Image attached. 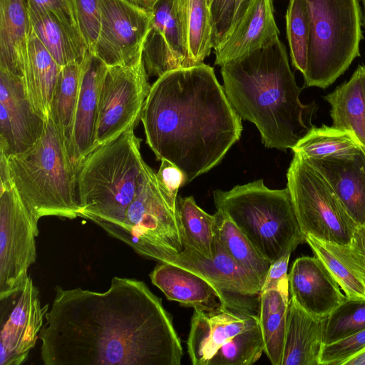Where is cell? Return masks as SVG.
<instances>
[{
    "instance_id": "1",
    "label": "cell",
    "mask_w": 365,
    "mask_h": 365,
    "mask_svg": "<svg viewBox=\"0 0 365 365\" xmlns=\"http://www.w3.org/2000/svg\"><path fill=\"white\" fill-rule=\"evenodd\" d=\"M38 338L45 365H180L181 341L162 301L140 280L99 292L55 287Z\"/></svg>"
},
{
    "instance_id": "2",
    "label": "cell",
    "mask_w": 365,
    "mask_h": 365,
    "mask_svg": "<svg viewBox=\"0 0 365 365\" xmlns=\"http://www.w3.org/2000/svg\"><path fill=\"white\" fill-rule=\"evenodd\" d=\"M140 120L157 159L177 166L187 183L219 164L242 131L241 117L204 63L158 77Z\"/></svg>"
},
{
    "instance_id": "3",
    "label": "cell",
    "mask_w": 365,
    "mask_h": 365,
    "mask_svg": "<svg viewBox=\"0 0 365 365\" xmlns=\"http://www.w3.org/2000/svg\"><path fill=\"white\" fill-rule=\"evenodd\" d=\"M221 74L231 106L241 118L256 125L265 147L285 152L313 128L317 104L300 101L302 88L279 37L222 65Z\"/></svg>"
},
{
    "instance_id": "4",
    "label": "cell",
    "mask_w": 365,
    "mask_h": 365,
    "mask_svg": "<svg viewBox=\"0 0 365 365\" xmlns=\"http://www.w3.org/2000/svg\"><path fill=\"white\" fill-rule=\"evenodd\" d=\"M141 139L130 129L94 148L77 168L78 217L110 236L120 224L139 187L145 161Z\"/></svg>"
},
{
    "instance_id": "5",
    "label": "cell",
    "mask_w": 365,
    "mask_h": 365,
    "mask_svg": "<svg viewBox=\"0 0 365 365\" xmlns=\"http://www.w3.org/2000/svg\"><path fill=\"white\" fill-rule=\"evenodd\" d=\"M7 162L12 185L36 225L46 216L78 217L77 168L67 139L48 115L36 143Z\"/></svg>"
},
{
    "instance_id": "6",
    "label": "cell",
    "mask_w": 365,
    "mask_h": 365,
    "mask_svg": "<svg viewBox=\"0 0 365 365\" xmlns=\"http://www.w3.org/2000/svg\"><path fill=\"white\" fill-rule=\"evenodd\" d=\"M217 210L225 212L270 262L306 242L287 187L272 190L263 180L213 192Z\"/></svg>"
},
{
    "instance_id": "7",
    "label": "cell",
    "mask_w": 365,
    "mask_h": 365,
    "mask_svg": "<svg viewBox=\"0 0 365 365\" xmlns=\"http://www.w3.org/2000/svg\"><path fill=\"white\" fill-rule=\"evenodd\" d=\"M310 33L304 86L325 89L360 56L362 10L359 0H307Z\"/></svg>"
},
{
    "instance_id": "8",
    "label": "cell",
    "mask_w": 365,
    "mask_h": 365,
    "mask_svg": "<svg viewBox=\"0 0 365 365\" xmlns=\"http://www.w3.org/2000/svg\"><path fill=\"white\" fill-rule=\"evenodd\" d=\"M296 215L305 238L348 245L358 225L326 180L304 158L294 154L287 173Z\"/></svg>"
},
{
    "instance_id": "9",
    "label": "cell",
    "mask_w": 365,
    "mask_h": 365,
    "mask_svg": "<svg viewBox=\"0 0 365 365\" xmlns=\"http://www.w3.org/2000/svg\"><path fill=\"white\" fill-rule=\"evenodd\" d=\"M148 76L143 56L133 63L108 68L100 92L94 148L138 125L151 87Z\"/></svg>"
},
{
    "instance_id": "10",
    "label": "cell",
    "mask_w": 365,
    "mask_h": 365,
    "mask_svg": "<svg viewBox=\"0 0 365 365\" xmlns=\"http://www.w3.org/2000/svg\"><path fill=\"white\" fill-rule=\"evenodd\" d=\"M36 225L14 186L0 192V296L20 287L35 263Z\"/></svg>"
},
{
    "instance_id": "11",
    "label": "cell",
    "mask_w": 365,
    "mask_h": 365,
    "mask_svg": "<svg viewBox=\"0 0 365 365\" xmlns=\"http://www.w3.org/2000/svg\"><path fill=\"white\" fill-rule=\"evenodd\" d=\"M166 262L187 269L210 282L221 304L240 312L258 315L260 282L238 265L215 238L214 254L206 258L184 248Z\"/></svg>"
},
{
    "instance_id": "12",
    "label": "cell",
    "mask_w": 365,
    "mask_h": 365,
    "mask_svg": "<svg viewBox=\"0 0 365 365\" xmlns=\"http://www.w3.org/2000/svg\"><path fill=\"white\" fill-rule=\"evenodd\" d=\"M48 304L29 276L19 287L0 296V365L24 363L35 346Z\"/></svg>"
},
{
    "instance_id": "13",
    "label": "cell",
    "mask_w": 365,
    "mask_h": 365,
    "mask_svg": "<svg viewBox=\"0 0 365 365\" xmlns=\"http://www.w3.org/2000/svg\"><path fill=\"white\" fill-rule=\"evenodd\" d=\"M101 29L93 53L108 67L142 57L151 13L128 0H99Z\"/></svg>"
},
{
    "instance_id": "14",
    "label": "cell",
    "mask_w": 365,
    "mask_h": 365,
    "mask_svg": "<svg viewBox=\"0 0 365 365\" xmlns=\"http://www.w3.org/2000/svg\"><path fill=\"white\" fill-rule=\"evenodd\" d=\"M46 118L32 106L21 77L0 68V153H24L40 139Z\"/></svg>"
},
{
    "instance_id": "15",
    "label": "cell",
    "mask_w": 365,
    "mask_h": 365,
    "mask_svg": "<svg viewBox=\"0 0 365 365\" xmlns=\"http://www.w3.org/2000/svg\"><path fill=\"white\" fill-rule=\"evenodd\" d=\"M149 31L143 47L148 76L192 66L176 0H156L151 10Z\"/></svg>"
},
{
    "instance_id": "16",
    "label": "cell",
    "mask_w": 365,
    "mask_h": 365,
    "mask_svg": "<svg viewBox=\"0 0 365 365\" xmlns=\"http://www.w3.org/2000/svg\"><path fill=\"white\" fill-rule=\"evenodd\" d=\"M258 323V315L232 309L221 304L210 311L194 309L187 340L192 364L207 365L222 345Z\"/></svg>"
},
{
    "instance_id": "17",
    "label": "cell",
    "mask_w": 365,
    "mask_h": 365,
    "mask_svg": "<svg viewBox=\"0 0 365 365\" xmlns=\"http://www.w3.org/2000/svg\"><path fill=\"white\" fill-rule=\"evenodd\" d=\"M108 66L87 51L81 63V75L71 133L68 143L76 168L94 148L100 92Z\"/></svg>"
},
{
    "instance_id": "18",
    "label": "cell",
    "mask_w": 365,
    "mask_h": 365,
    "mask_svg": "<svg viewBox=\"0 0 365 365\" xmlns=\"http://www.w3.org/2000/svg\"><path fill=\"white\" fill-rule=\"evenodd\" d=\"M288 280L291 298L307 313L318 318L327 317L347 299L317 256L295 259Z\"/></svg>"
},
{
    "instance_id": "19",
    "label": "cell",
    "mask_w": 365,
    "mask_h": 365,
    "mask_svg": "<svg viewBox=\"0 0 365 365\" xmlns=\"http://www.w3.org/2000/svg\"><path fill=\"white\" fill-rule=\"evenodd\" d=\"M304 159L326 180L358 226L365 225V148Z\"/></svg>"
},
{
    "instance_id": "20",
    "label": "cell",
    "mask_w": 365,
    "mask_h": 365,
    "mask_svg": "<svg viewBox=\"0 0 365 365\" xmlns=\"http://www.w3.org/2000/svg\"><path fill=\"white\" fill-rule=\"evenodd\" d=\"M273 0H252L237 26L215 48V65L222 66L279 37Z\"/></svg>"
},
{
    "instance_id": "21",
    "label": "cell",
    "mask_w": 365,
    "mask_h": 365,
    "mask_svg": "<svg viewBox=\"0 0 365 365\" xmlns=\"http://www.w3.org/2000/svg\"><path fill=\"white\" fill-rule=\"evenodd\" d=\"M149 277L168 300L178 302L182 306L210 311L220 305L217 292L212 285L182 267L160 262Z\"/></svg>"
},
{
    "instance_id": "22",
    "label": "cell",
    "mask_w": 365,
    "mask_h": 365,
    "mask_svg": "<svg viewBox=\"0 0 365 365\" xmlns=\"http://www.w3.org/2000/svg\"><path fill=\"white\" fill-rule=\"evenodd\" d=\"M326 318L309 314L290 298L282 365H319Z\"/></svg>"
},
{
    "instance_id": "23",
    "label": "cell",
    "mask_w": 365,
    "mask_h": 365,
    "mask_svg": "<svg viewBox=\"0 0 365 365\" xmlns=\"http://www.w3.org/2000/svg\"><path fill=\"white\" fill-rule=\"evenodd\" d=\"M31 28L29 0H0V68L21 78Z\"/></svg>"
},
{
    "instance_id": "24",
    "label": "cell",
    "mask_w": 365,
    "mask_h": 365,
    "mask_svg": "<svg viewBox=\"0 0 365 365\" xmlns=\"http://www.w3.org/2000/svg\"><path fill=\"white\" fill-rule=\"evenodd\" d=\"M61 67L31 28L22 80L32 106L45 118L48 115L50 102Z\"/></svg>"
},
{
    "instance_id": "25",
    "label": "cell",
    "mask_w": 365,
    "mask_h": 365,
    "mask_svg": "<svg viewBox=\"0 0 365 365\" xmlns=\"http://www.w3.org/2000/svg\"><path fill=\"white\" fill-rule=\"evenodd\" d=\"M29 4L33 31L56 61L61 66L81 63L88 51L83 38L48 10Z\"/></svg>"
},
{
    "instance_id": "26",
    "label": "cell",
    "mask_w": 365,
    "mask_h": 365,
    "mask_svg": "<svg viewBox=\"0 0 365 365\" xmlns=\"http://www.w3.org/2000/svg\"><path fill=\"white\" fill-rule=\"evenodd\" d=\"M332 126L352 133L365 148V66L359 65L348 81L324 96Z\"/></svg>"
},
{
    "instance_id": "27",
    "label": "cell",
    "mask_w": 365,
    "mask_h": 365,
    "mask_svg": "<svg viewBox=\"0 0 365 365\" xmlns=\"http://www.w3.org/2000/svg\"><path fill=\"white\" fill-rule=\"evenodd\" d=\"M289 280L277 288L262 289L259 297V323L264 350L271 364L282 365L289 307Z\"/></svg>"
},
{
    "instance_id": "28",
    "label": "cell",
    "mask_w": 365,
    "mask_h": 365,
    "mask_svg": "<svg viewBox=\"0 0 365 365\" xmlns=\"http://www.w3.org/2000/svg\"><path fill=\"white\" fill-rule=\"evenodd\" d=\"M306 243L334 277L349 299H365V269L348 245L306 237Z\"/></svg>"
},
{
    "instance_id": "29",
    "label": "cell",
    "mask_w": 365,
    "mask_h": 365,
    "mask_svg": "<svg viewBox=\"0 0 365 365\" xmlns=\"http://www.w3.org/2000/svg\"><path fill=\"white\" fill-rule=\"evenodd\" d=\"M214 237L227 255L242 268L257 278L262 287L270 262L222 210L214 214Z\"/></svg>"
},
{
    "instance_id": "30",
    "label": "cell",
    "mask_w": 365,
    "mask_h": 365,
    "mask_svg": "<svg viewBox=\"0 0 365 365\" xmlns=\"http://www.w3.org/2000/svg\"><path fill=\"white\" fill-rule=\"evenodd\" d=\"M176 215L183 249H191L206 258H212L215 215L201 209L192 196L177 200Z\"/></svg>"
},
{
    "instance_id": "31",
    "label": "cell",
    "mask_w": 365,
    "mask_h": 365,
    "mask_svg": "<svg viewBox=\"0 0 365 365\" xmlns=\"http://www.w3.org/2000/svg\"><path fill=\"white\" fill-rule=\"evenodd\" d=\"M192 66L203 63L212 45V24L207 0H176Z\"/></svg>"
},
{
    "instance_id": "32",
    "label": "cell",
    "mask_w": 365,
    "mask_h": 365,
    "mask_svg": "<svg viewBox=\"0 0 365 365\" xmlns=\"http://www.w3.org/2000/svg\"><path fill=\"white\" fill-rule=\"evenodd\" d=\"M81 75V63H73L62 66L49 105L48 116L62 131L68 143L78 96Z\"/></svg>"
},
{
    "instance_id": "33",
    "label": "cell",
    "mask_w": 365,
    "mask_h": 365,
    "mask_svg": "<svg viewBox=\"0 0 365 365\" xmlns=\"http://www.w3.org/2000/svg\"><path fill=\"white\" fill-rule=\"evenodd\" d=\"M355 135L347 130L322 125L313 128L292 148L304 158H322L348 152L361 146Z\"/></svg>"
},
{
    "instance_id": "34",
    "label": "cell",
    "mask_w": 365,
    "mask_h": 365,
    "mask_svg": "<svg viewBox=\"0 0 365 365\" xmlns=\"http://www.w3.org/2000/svg\"><path fill=\"white\" fill-rule=\"evenodd\" d=\"M264 343L259 323L222 345L207 365H252L262 356Z\"/></svg>"
},
{
    "instance_id": "35",
    "label": "cell",
    "mask_w": 365,
    "mask_h": 365,
    "mask_svg": "<svg viewBox=\"0 0 365 365\" xmlns=\"http://www.w3.org/2000/svg\"><path fill=\"white\" fill-rule=\"evenodd\" d=\"M286 30L292 66L304 74L307 65L310 33L307 0H289L286 13Z\"/></svg>"
},
{
    "instance_id": "36",
    "label": "cell",
    "mask_w": 365,
    "mask_h": 365,
    "mask_svg": "<svg viewBox=\"0 0 365 365\" xmlns=\"http://www.w3.org/2000/svg\"><path fill=\"white\" fill-rule=\"evenodd\" d=\"M365 329V299L347 298L325 319L323 344Z\"/></svg>"
},
{
    "instance_id": "37",
    "label": "cell",
    "mask_w": 365,
    "mask_h": 365,
    "mask_svg": "<svg viewBox=\"0 0 365 365\" xmlns=\"http://www.w3.org/2000/svg\"><path fill=\"white\" fill-rule=\"evenodd\" d=\"M81 36L88 50L93 53L101 29L99 0H73Z\"/></svg>"
},
{
    "instance_id": "38",
    "label": "cell",
    "mask_w": 365,
    "mask_h": 365,
    "mask_svg": "<svg viewBox=\"0 0 365 365\" xmlns=\"http://www.w3.org/2000/svg\"><path fill=\"white\" fill-rule=\"evenodd\" d=\"M365 349V329L329 344H323L319 365H343Z\"/></svg>"
},
{
    "instance_id": "39",
    "label": "cell",
    "mask_w": 365,
    "mask_h": 365,
    "mask_svg": "<svg viewBox=\"0 0 365 365\" xmlns=\"http://www.w3.org/2000/svg\"><path fill=\"white\" fill-rule=\"evenodd\" d=\"M235 3L236 0L210 1L213 48L225 39L230 31L234 16Z\"/></svg>"
},
{
    "instance_id": "40",
    "label": "cell",
    "mask_w": 365,
    "mask_h": 365,
    "mask_svg": "<svg viewBox=\"0 0 365 365\" xmlns=\"http://www.w3.org/2000/svg\"><path fill=\"white\" fill-rule=\"evenodd\" d=\"M160 168L156 173L159 187L170 205L176 210L177 194L179 188L187 184L184 173L166 159L160 160Z\"/></svg>"
},
{
    "instance_id": "41",
    "label": "cell",
    "mask_w": 365,
    "mask_h": 365,
    "mask_svg": "<svg viewBox=\"0 0 365 365\" xmlns=\"http://www.w3.org/2000/svg\"><path fill=\"white\" fill-rule=\"evenodd\" d=\"M29 1L54 14L63 24L81 36L73 0H29Z\"/></svg>"
},
{
    "instance_id": "42",
    "label": "cell",
    "mask_w": 365,
    "mask_h": 365,
    "mask_svg": "<svg viewBox=\"0 0 365 365\" xmlns=\"http://www.w3.org/2000/svg\"><path fill=\"white\" fill-rule=\"evenodd\" d=\"M292 252H288L270 264L262 289L277 288L279 283L288 277V264Z\"/></svg>"
},
{
    "instance_id": "43",
    "label": "cell",
    "mask_w": 365,
    "mask_h": 365,
    "mask_svg": "<svg viewBox=\"0 0 365 365\" xmlns=\"http://www.w3.org/2000/svg\"><path fill=\"white\" fill-rule=\"evenodd\" d=\"M349 245L365 269V225L356 228Z\"/></svg>"
},
{
    "instance_id": "44",
    "label": "cell",
    "mask_w": 365,
    "mask_h": 365,
    "mask_svg": "<svg viewBox=\"0 0 365 365\" xmlns=\"http://www.w3.org/2000/svg\"><path fill=\"white\" fill-rule=\"evenodd\" d=\"M252 0H236L234 16L231 25V28L227 36L237 26L244 14L248 10ZM226 36V37H227ZM225 37V38H226Z\"/></svg>"
},
{
    "instance_id": "45",
    "label": "cell",
    "mask_w": 365,
    "mask_h": 365,
    "mask_svg": "<svg viewBox=\"0 0 365 365\" xmlns=\"http://www.w3.org/2000/svg\"><path fill=\"white\" fill-rule=\"evenodd\" d=\"M343 365H365V349L348 359Z\"/></svg>"
},
{
    "instance_id": "46",
    "label": "cell",
    "mask_w": 365,
    "mask_h": 365,
    "mask_svg": "<svg viewBox=\"0 0 365 365\" xmlns=\"http://www.w3.org/2000/svg\"><path fill=\"white\" fill-rule=\"evenodd\" d=\"M139 7L151 12L152 8L156 0H128Z\"/></svg>"
},
{
    "instance_id": "47",
    "label": "cell",
    "mask_w": 365,
    "mask_h": 365,
    "mask_svg": "<svg viewBox=\"0 0 365 365\" xmlns=\"http://www.w3.org/2000/svg\"><path fill=\"white\" fill-rule=\"evenodd\" d=\"M362 2V26L365 29V0H361Z\"/></svg>"
},
{
    "instance_id": "48",
    "label": "cell",
    "mask_w": 365,
    "mask_h": 365,
    "mask_svg": "<svg viewBox=\"0 0 365 365\" xmlns=\"http://www.w3.org/2000/svg\"><path fill=\"white\" fill-rule=\"evenodd\" d=\"M210 1L211 0H207L208 3H209V5L210 4Z\"/></svg>"
}]
</instances>
